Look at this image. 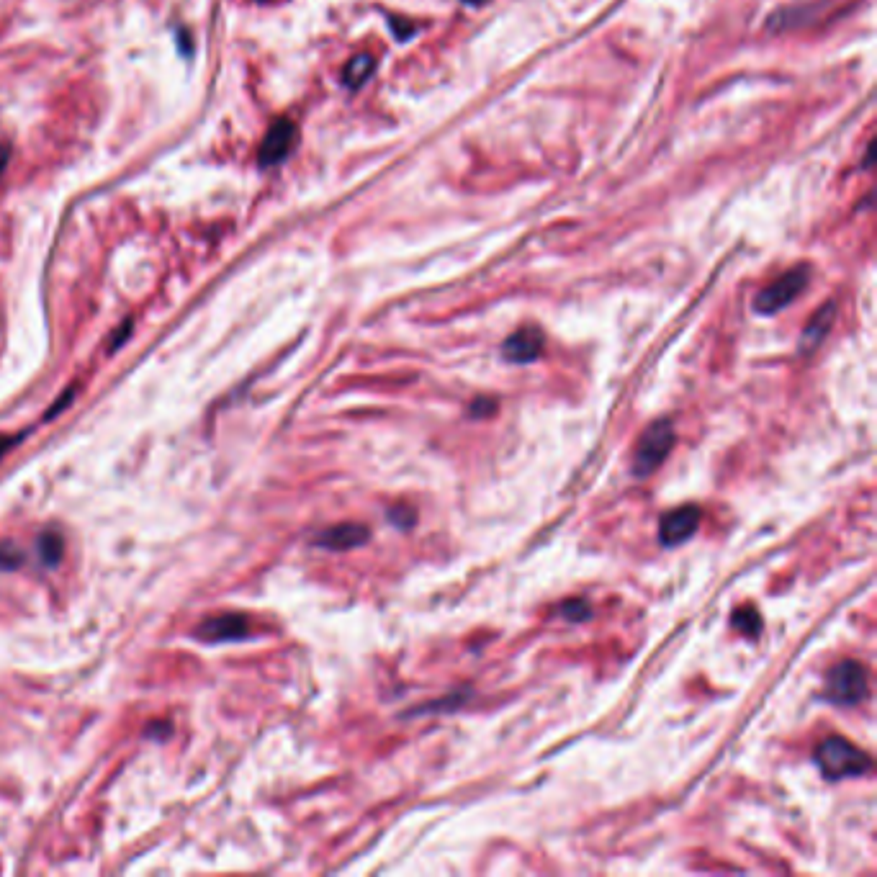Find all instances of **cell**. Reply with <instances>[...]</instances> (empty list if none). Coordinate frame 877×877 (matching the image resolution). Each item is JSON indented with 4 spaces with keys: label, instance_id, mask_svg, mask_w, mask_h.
Here are the masks:
<instances>
[{
    "label": "cell",
    "instance_id": "obj_2",
    "mask_svg": "<svg viewBox=\"0 0 877 877\" xmlns=\"http://www.w3.org/2000/svg\"><path fill=\"white\" fill-rule=\"evenodd\" d=\"M870 692V677H867V669L859 664V661H839L836 667L829 669L826 674V687H823V697L834 705H859Z\"/></svg>",
    "mask_w": 877,
    "mask_h": 877
},
{
    "label": "cell",
    "instance_id": "obj_9",
    "mask_svg": "<svg viewBox=\"0 0 877 877\" xmlns=\"http://www.w3.org/2000/svg\"><path fill=\"white\" fill-rule=\"evenodd\" d=\"M371 538V530L366 525L358 523H343L332 525V528L322 530V533L314 538L319 548H327V551H350V548H358L363 543H368Z\"/></svg>",
    "mask_w": 877,
    "mask_h": 877
},
{
    "label": "cell",
    "instance_id": "obj_19",
    "mask_svg": "<svg viewBox=\"0 0 877 877\" xmlns=\"http://www.w3.org/2000/svg\"><path fill=\"white\" fill-rule=\"evenodd\" d=\"M8 163H11V147L0 145V175L6 173Z\"/></svg>",
    "mask_w": 877,
    "mask_h": 877
},
{
    "label": "cell",
    "instance_id": "obj_3",
    "mask_svg": "<svg viewBox=\"0 0 877 877\" xmlns=\"http://www.w3.org/2000/svg\"><path fill=\"white\" fill-rule=\"evenodd\" d=\"M674 445V425L669 420H656L654 425L646 427L633 453V474L649 476L659 469L664 458L669 456Z\"/></svg>",
    "mask_w": 877,
    "mask_h": 877
},
{
    "label": "cell",
    "instance_id": "obj_4",
    "mask_svg": "<svg viewBox=\"0 0 877 877\" xmlns=\"http://www.w3.org/2000/svg\"><path fill=\"white\" fill-rule=\"evenodd\" d=\"M811 281V271L808 265H798L793 271H787L785 276L777 278L775 283H769L767 289L759 291V296L754 299V309L759 314H777L785 307H790L795 299L805 291Z\"/></svg>",
    "mask_w": 877,
    "mask_h": 877
},
{
    "label": "cell",
    "instance_id": "obj_17",
    "mask_svg": "<svg viewBox=\"0 0 877 877\" xmlns=\"http://www.w3.org/2000/svg\"><path fill=\"white\" fill-rule=\"evenodd\" d=\"M19 564H21V553L16 551V548L13 546L0 548V569L11 571V569H16Z\"/></svg>",
    "mask_w": 877,
    "mask_h": 877
},
{
    "label": "cell",
    "instance_id": "obj_5",
    "mask_svg": "<svg viewBox=\"0 0 877 877\" xmlns=\"http://www.w3.org/2000/svg\"><path fill=\"white\" fill-rule=\"evenodd\" d=\"M296 142H299V129L291 119H276L265 132L263 142H260L258 150V163L260 168H276L281 165L286 157L294 152Z\"/></svg>",
    "mask_w": 877,
    "mask_h": 877
},
{
    "label": "cell",
    "instance_id": "obj_10",
    "mask_svg": "<svg viewBox=\"0 0 877 877\" xmlns=\"http://www.w3.org/2000/svg\"><path fill=\"white\" fill-rule=\"evenodd\" d=\"M373 70H376V60H373L371 55H366V52H363V55H355L353 60L345 65L343 83L348 85L350 91H358L361 85L368 83V78L373 75Z\"/></svg>",
    "mask_w": 877,
    "mask_h": 877
},
{
    "label": "cell",
    "instance_id": "obj_15",
    "mask_svg": "<svg viewBox=\"0 0 877 877\" xmlns=\"http://www.w3.org/2000/svg\"><path fill=\"white\" fill-rule=\"evenodd\" d=\"M389 517H391V523L397 525L399 530H409V528H412V525H415V520H417L415 510H412V507H404V505L394 507V510L389 512Z\"/></svg>",
    "mask_w": 877,
    "mask_h": 877
},
{
    "label": "cell",
    "instance_id": "obj_7",
    "mask_svg": "<svg viewBox=\"0 0 877 877\" xmlns=\"http://www.w3.org/2000/svg\"><path fill=\"white\" fill-rule=\"evenodd\" d=\"M250 633V625H247L245 615H235V613H224L217 615V618H209L196 628V638L201 641H240V638H247Z\"/></svg>",
    "mask_w": 877,
    "mask_h": 877
},
{
    "label": "cell",
    "instance_id": "obj_20",
    "mask_svg": "<svg viewBox=\"0 0 877 877\" xmlns=\"http://www.w3.org/2000/svg\"><path fill=\"white\" fill-rule=\"evenodd\" d=\"M16 440H21V435L19 438H3V435H0V458H3V453L11 451V445L16 443Z\"/></svg>",
    "mask_w": 877,
    "mask_h": 877
},
{
    "label": "cell",
    "instance_id": "obj_16",
    "mask_svg": "<svg viewBox=\"0 0 877 877\" xmlns=\"http://www.w3.org/2000/svg\"><path fill=\"white\" fill-rule=\"evenodd\" d=\"M494 412H497V399H492V397L474 399L469 407L471 417H492Z\"/></svg>",
    "mask_w": 877,
    "mask_h": 877
},
{
    "label": "cell",
    "instance_id": "obj_11",
    "mask_svg": "<svg viewBox=\"0 0 877 877\" xmlns=\"http://www.w3.org/2000/svg\"><path fill=\"white\" fill-rule=\"evenodd\" d=\"M831 322H834V304H826L816 317L811 319V325L805 327L803 332V350H813L821 345L823 335L829 332Z\"/></svg>",
    "mask_w": 877,
    "mask_h": 877
},
{
    "label": "cell",
    "instance_id": "obj_1",
    "mask_svg": "<svg viewBox=\"0 0 877 877\" xmlns=\"http://www.w3.org/2000/svg\"><path fill=\"white\" fill-rule=\"evenodd\" d=\"M818 769L826 780H849V777H862L870 772L872 762L865 751L854 746L852 741L841 739V736H829L818 744L816 754Z\"/></svg>",
    "mask_w": 877,
    "mask_h": 877
},
{
    "label": "cell",
    "instance_id": "obj_13",
    "mask_svg": "<svg viewBox=\"0 0 877 877\" xmlns=\"http://www.w3.org/2000/svg\"><path fill=\"white\" fill-rule=\"evenodd\" d=\"M39 559L44 566H57L62 559V538L57 533L39 535Z\"/></svg>",
    "mask_w": 877,
    "mask_h": 877
},
{
    "label": "cell",
    "instance_id": "obj_12",
    "mask_svg": "<svg viewBox=\"0 0 877 877\" xmlns=\"http://www.w3.org/2000/svg\"><path fill=\"white\" fill-rule=\"evenodd\" d=\"M731 625L741 636L757 638L759 631H762V615L757 613V607H741L739 613L731 618Z\"/></svg>",
    "mask_w": 877,
    "mask_h": 877
},
{
    "label": "cell",
    "instance_id": "obj_6",
    "mask_svg": "<svg viewBox=\"0 0 877 877\" xmlns=\"http://www.w3.org/2000/svg\"><path fill=\"white\" fill-rule=\"evenodd\" d=\"M697 525H700V510L695 505H685L674 512H667V515L661 517L659 525L661 543L674 548L679 543L690 541L692 535H695Z\"/></svg>",
    "mask_w": 877,
    "mask_h": 877
},
{
    "label": "cell",
    "instance_id": "obj_18",
    "mask_svg": "<svg viewBox=\"0 0 877 877\" xmlns=\"http://www.w3.org/2000/svg\"><path fill=\"white\" fill-rule=\"evenodd\" d=\"M129 332H132V319H127V322H124V325H121V330H119V335L114 337V345H111V350H116L119 348L121 343H124V337H129Z\"/></svg>",
    "mask_w": 877,
    "mask_h": 877
},
{
    "label": "cell",
    "instance_id": "obj_8",
    "mask_svg": "<svg viewBox=\"0 0 877 877\" xmlns=\"http://www.w3.org/2000/svg\"><path fill=\"white\" fill-rule=\"evenodd\" d=\"M543 332L538 327H523L502 345V358L510 363H533L543 353Z\"/></svg>",
    "mask_w": 877,
    "mask_h": 877
},
{
    "label": "cell",
    "instance_id": "obj_14",
    "mask_svg": "<svg viewBox=\"0 0 877 877\" xmlns=\"http://www.w3.org/2000/svg\"><path fill=\"white\" fill-rule=\"evenodd\" d=\"M561 615L566 620H571V623H582V620H587L592 615V610H589V605L584 600H569L561 605Z\"/></svg>",
    "mask_w": 877,
    "mask_h": 877
}]
</instances>
